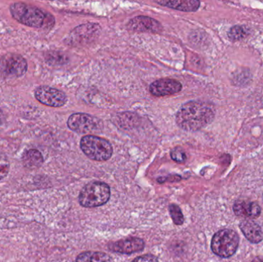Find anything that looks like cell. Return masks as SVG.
Wrapping results in <instances>:
<instances>
[{
	"label": "cell",
	"mask_w": 263,
	"mask_h": 262,
	"mask_svg": "<svg viewBox=\"0 0 263 262\" xmlns=\"http://www.w3.org/2000/svg\"><path fill=\"white\" fill-rule=\"evenodd\" d=\"M214 117V109L210 105L203 102L190 101L178 111L176 122L180 129L196 132L210 124Z\"/></svg>",
	"instance_id": "cell-1"
},
{
	"label": "cell",
	"mask_w": 263,
	"mask_h": 262,
	"mask_svg": "<svg viewBox=\"0 0 263 262\" xmlns=\"http://www.w3.org/2000/svg\"><path fill=\"white\" fill-rule=\"evenodd\" d=\"M9 9L16 21L29 27L49 29L55 24V18L50 13L32 5L15 3L11 5Z\"/></svg>",
	"instance_id": "cell-2"
},
{
	"label": "cell",
	"mask_w": 263,
	"mask_h": 262,
	"mask_svg": "<svg viewBox=\"0 0 263 262\" xmlns=\"http://www.w3.org/2000/svg\"><path fill=\"white\" fill-rule=\"evenodd\" d=\"M110 196L109 185L102 182H92L80 191L79 203L80 206L85 208L100 207L106 204Z\"/></svg>",
	"instance_id": "cell-3"
},
{
	"label": "cell",
	"mask_w": 263,
	"mask_h": 262,
	"mask_svg": "<svg viewBox=\"0 0 263 262\" xmlns=\"http://www.w3.org/2000/svg\"><path fill=\"white\" fill-rule=\"evenodd\" d=\"M80 148L85 155L94 161L105 162L112 157V145L104 138L95 135H86L80 142Z\"/></svg>",
	"instance_id": "cell-4"
},
{
	"label": "cell",
	"mask_w": 263,
	"mask_h": 262,
	"mask_svg": "<svg viewBox=\"0 0 263 262\" xmlns=\"http://www.w3.org/2000/svg\"><path fill=\"white\" fill-rule=\"evenodd\" d=\"M239 237L234 231L224 229L215 234L211 243L213 253L222 258H230L236 253Z\"/></svg>",
	"instance_id": "cell-5"
},
{
	"label": "cell",
	"mask_w": 263,
	"mask_h": 262,
	"mask_svg": "<svg viewBox=\"0 0 263 262\" xmlns=\"http://www.w3.org/2000/svg\"><path fill=\"white\" fill-rule=\"evenodd\" d=\"M28 64L21 55L8 53L0 58V79H13L26 74Z\"/></svg>",
	"instance_id": "cell-6"
},
{
	"label": "cell",
	"mask_w": 263,
	"mask_h": 262,
	"mask_svg": "<svg viewBox=\"0 0 263 262\" xmlns=\"http://www.w3.org/2000/svg\"><path fill=\"white\" fill-rule=\"evenodd\" d=\"M67 126L71 130L80 134L90 133L100 130V119L86 113H75L69 116Z\"/></svg>",
	"instance_id": "cell-7"
},
{
	"label": "cell",
	"mask_w": 263,
	"mask_h": 262,
	"mask_svg": "<svg viewBox=\"0 0 263 262\" xmlns=\"http://www.w3.org/2000/svg\"><path fill=\"white\" fill-rule=\"evenodd\" d=\"M35 97L42 104L50 107H62L67 102V97L64 92L49 86L37 88L35 91Z\"/></svg>",
	"instance_id": "cell-8"
},
{
	"label": "cell",
	"mask_w": 263,
	"mask_h": 262,
	"mask_svg": "<svg viewBox=\"0 0 263 262\" xmlns=\"http://www.w3.org/2000/svg\"><path fill=\"white\" fill-rule=\"evenodd\" d=\"M145 248V243L143 240L136 237L125 238L115 243H110L108 246V249L114 253L123 254V255H131L141 252Z\"/></svg>",
	"instance_id": "cell-9"
},
{
	"label": "cell",
	"mask_w": 263,
	"mask_h": 262,
	"mask_svg": "<svg viewBox=\"0 0 263 262\" xmlns=\"http://www.w3.org/2000/svg\"><path fill=\"white\" fill-rule=\"evenodd\" d=\"M182 84L179 82L170 78L156 80L149 86L152 95L156 97L174 95L182 90Z\"/></svg>",
	"instance_id": "cell-10"
},
{
	"label": "cell",
	"mask_w": 263,
	"mask_h": 262,
	"mask_svg": "<svg viewBox=\"0 0 263 262\" xmlns=\"http://www.w3.org/2000/svg\"><path fill=\"white\" fill-rule=\"evenodd\" d=\"M128 27L133 32H159L162 29L157 20L143 15L135 17L131 19Z\"/></svg>",
	"instance_id": "cell-11"
},
{
	"label": "cell",
	"mask_w": 263,
	"mask_h": 262,
	"mask_svg": "<svg viewBox=\"0 0 263 262\" xmlns=\"http://www.w3.org/2000/svg\"><path fill=\"white\" fill-rule=\"evenodd\" d=\"M233 210L237 216L255 218L260 215L261 209L254 201L237 200L233 206Z\"/></svg>",
	"instance_id": "cell-12"
},
{
	"label": "cell",
	"mask_w": 263,
	"mask_h": 262,
	"mask_svg": "<svg viewBox=\"0 0 263 262\" xmlns=\"http://www.w3.org/2000/svg\"><path fill=\"white\" fill-rule=\"evenodd\" d=\"M239 228L246 238L252 243H259L263 239L262 229L255 221L252 220H245L240 223Z\"/></svg>",
	"instance_id": "cell-13"
},
{
	"label": "cell",
	"mask_w": 263,
	"mask_h": 262,
	"mask_svg": "<svg viewBox=\"0 0 263 262\" xmlns=\"http://www.w3.org/2000/svg\"><path fill=\"white\" fill-rule=\"evenodd\" d=\"M99 29H100V26H97V24L82 25L72 30L69 38L72 43L83 42L84 40L93 38Z\"/></svg>",
	"instance_id": "cell-14"
},
{
	"label": "cell",
	"mask_w": 263,
	"mask_h": 262,
	"mask_svg": "<svg viewBox=\"0 0 263 262\" xmlns=\"http://www.w3.org/2000/svg\"><path fill=\"white\" fill-rule=\"evenodd\" d=\"M158 4L162 5L171 9L182 12H196L200 6V2L196 0H182V1H156Z\"/></svg>",
	"instance_id": "cell-15"
},
{
	"label": "cell",
	"mask_w": 263,
	"mask_h": 262,
	"mask_svg": "<svg viewBox=\"0 0 263 262\" xmlns=\"http://www.w3.org/2000/svg\"><path fill=\"white\" fill-rule=\"evenodd\" d=\"M23 163L28 169H35L40 167L43 163V157L41 152L36 149H29L23 155Z\"/></svg>",
	"instance_id": "cell-16"
},
{
	"label": "cell",
	"mask_w": 263,
	"mask_h": 262,
	"mask_svg": "<svg viewBox=\"0 0 263 262\" xmlns=\"http://www.w3.org/2000/svg\"><path fill=\"white\" fill-rule=\"evenodd\" d=\"M76 262H112V258L104 252H84L77 256Z\"/></svg>",
	"instance_id": "cell-17"
},
{
	"label": "cell",
	"mask_w": 263,
	"mask_h": 262,
	"mask_svg": "<svg viewBox=\"0 0 263 262\" xmlns=\"http://www.w3.org/2000/svg\"><path fill=\"white\" fill-rule=\"evenodd\" d=\"M168 212L173 223L176 226H182L184 223V215L179 206L171 204L168 206Z\"/></svg>",
	"instance_id": "cell-18"
},
{
	"label": "cell",
	"mask_w": 263,
	"mask_h": 262,
	"mask_svg": "<svg viewBox=\"0 0 263 262\" xmlns=\"http://www.w3.org/2000/svg\"><path fill=\"white\" fill-rule=\"evenodd\" d=\"M46 59L47 63L52 66L63 65L67 61L66 55L60 52H49L46 55Z\"/></svg>",
	"instance_id": "cell-19"
},
{
	"label": "cell",
	"mask_w": 263,
	"mask_h": 262,
	"mask_svg": "<svg viewBox=\"0 0 263 262\" xmlns=\"http://www.w3.org/2000/svg\"><path fill=\"white\" fill-rule=\"evenodd\" d=\"M246 34H247V31H246L245 28L242 26H236L230 29L228 35L230 39L236 41V40L244 38L246 36Z\"/></svg>",
	"instance_id": "cell-20"
},
{
	"label": "cell",
	"mask_w": 263,
	"mask_h": 262,
	"mask_svg": "<svg viewBox=\"0 0 263 262\" xmlns=\"http://www.w3.org/2000/svg\"><path fill=\"white\" fill-rule=\"evenodd\" d=\"M171 158L173 161L176 162L178 163H185L186 160V155H185V152L183 149L181 148H175L172 150Z\"/></svg>",
	"instance_id": "cell-21"
},
{
	"label": "cell",
	"mask_w": 263,
	"mask_h": 262,
	"mask_svg": "<svg viewBox=\"0 0 263 262\" xmlns=\"http://www.w3.org/2000/svg\"><path fill=\"white\" fill-rule=\"evenodd\" d=\"M9 163L7 158L0 153V180L4 178L9 173Z\"/></svg>",
	"instance_id": "cell-22"
},
{
	"label": "cell",
	"mask_w": 263,
	"mask_h": 262,
	"mask_svg": "<svg viewBox=\"0 0 263 262\" xmlns=\"http://www.w3.org/2000/svg\"><path fill=\"white\" fill-rule=\"evenodd\" d=\"M132 262H159V260L155 255L147 254V255L137 257Z\"/></svg>",
	"instance_id": "cell-23"
},
{
	"label": "cell",
	"mask_w": 263,
	"mask_h": 262,
	"mask_svg": "<svg viewBox=\"0 0 263 262\" xmlns=\"http://www.w3.org/2000/svg\"><path fill=\"white\" fill-rule=\"evenodd\" d=\"M5 121V115L3 112L0 110V125L3 124Z\"/></svg>",
	"instance_id": "cell-24"
},
{
	"label": "cell",
	"mask_w": 263,
	"mask_h": 262,
	"mask_svg": "<svg viewBox=\"0 0 263 262\" xmlns=\"http://www.w3.org/2000/svg\"><path fill=\"white\" fill-rule=\"evenodd\" d=\"M253 262H263V260L259 259V258H256Z\"/></svg>",
	"instance_id": "cell-25"
}]
</instances>
